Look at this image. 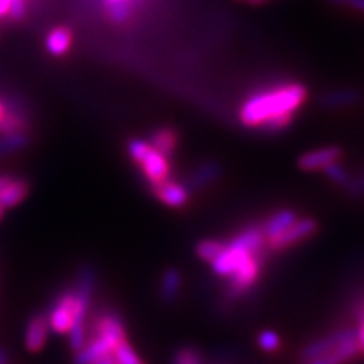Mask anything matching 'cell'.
Masks as SVG:
<instances>
[{"mask_svg":"<svg viewBox=\"0 0 364 364\" xmlns=\"http://www.w3.org/2000/svg\"><path fill=\"white\" fill-rule=\"evenodd\" d=\"M307 100V88L302 83H282L260 90L240 107V122L248 129L263 132L285 130L292 125L295 113Z\"/></svg>","mask_w":364,"mask_h":364,"instance_id":"obj_1","label":"cell"},{"mask_svg":"<svg viewBox=\"0 0 364 364\" xmlns=\"http://www.w3.org/2000/svg\"><path fill=\"white\" fill-rule=\"evenodd\" d=\"M95 282H97L95 270L85 267L80 272L76 287L73 289V321L68 331V338H70V348L75 353L83 348L88 338V314L95 294Z\"/></svg>","mask_w":364,"mask_h":364,"instance_id":"obj_2","label":"cell"},{"mask_svg":"<svg viewBox=\"0 0 364 364\" xmlns=\"http://www.w3.org/2000/svg\"><path fill=\"white\" fill-rule=\"evenodd\" d=\"M127 152L132 161L139 166L149 186L159 184V182L171 179L172 166L171 159L159 152L144 139H132L127 144Z\"/></svg>","mask_w":364,"mask_h":364,"instance_id":"obj_3","label":"cell"},{"mask_svg":"<svg viewBox=\"0 0 364 364\" xmlns=\"http://www.w3.org/2000/svg\"><path fill=\"white\" fill-rule=\"evenodd\" d=\"M317 230L318 225L316 220H312V218H297L280 235L267 240V248L270 252H284V250H289L295 245L302 243V241L312 238L317 233Z\"/></svg>","mask_w":364,"mask_h":364,"instance_id":"obj_4","label":"cell"},{"mask_svg":"<svg viewBox=\"0 0 364 364\" xmlns=\"http://www.w3.org/2000/svg\"><path fill=\"white\" fill-rule=\"evenodd\" d=\"M263 268V253L253 255L248 260L241 263L238 270L230 277V284H228V297H240L247 290L257 284L260 279V273Z\"/></svg>","mask_w":364,"mask_h":364,"instance_id":"obj_5","label":"cell"},{"mask_svg":"<svg viewBox=\"0 0 364 364\" xmlns=\"http://www.w3.org/2000/svg\"><path fill=\"white\" fill-rule=\"evenodd\" d=\"M120 344L117 339L110 338L107 334L100 332H91L90 338H86V343L80 351L75 354V364H93L98 359L112 356L117 346Z\"/></svg>","mask_w":364,"mask_h":364,"instance_id":"obj_6","label":"cell"},{"mask_svg":"<svg viewBox=\"0 0 364 364\" xmlns=\"http://www.w3.org/2000/svg\"><path fill=\"white\" fill-rule=\"evenodd\" d=\"M150 191L167 208H184L191 199V189L188 186L172 179H166L159 184L150 186Z\"/></svg>","mask_w":364,"mask_h":364,"instance_id":"obj_7","label":"cell"},{"mask_svg":"<svg viewBox=\"0 0 364 364\" xmlns=\"http://www.w3.org/2000/svg\"><path fill=\"white\" fill-rule=\"evenodd\" d=\"M46 318H48L49 329L56 334H68L73 321V290H66L59 295Z\"/></svg>","mask_w":364,"mask_h":364,"instance_id":"obj_8","label":"cell"},{"mask_svg":"<svg viewBox=\"0 0 364 364\" xmlns=\"http://www.w3.org/2000/svg\"><path fill=\"white\" fill-rule=\"evenodd\" d=\"M341 159H343V149L338 147V145L309 150V152L300 156L299 169L304 172H317L322 171L332 162L341 161Z\"/></svg>","mask_w":364,"mask_h":364,"instance_id":"obj_9","label":"cell"},{"mask_svg":"<svg viewBox=\"0 0 364 364\" xmlns=\"http://www.w3.org/2000/svg\"><path fill=\"white\" fill-rule=\"evenodd\" d=\"M356 356H359L356 331H354V327H351V331L348 332V336H346V338L341 341L334 349H332V351L326 353L324 356L314 359V361L307 364H348L351 363Z\"/></svg>","mask_w":364,"mask_h":364,"instance_id":"obj_10","label":"cell"},{"mask_svg":"<svg viewBox=\"0 0 364 364\" xmlns=\"http://www.w3.org/2000/svg\"><path fill=\"white\" fill-rule=\"evenodd\" d=\"M349 331H351V327H343V329L331 332V334L324 336V338L311 341V343H309L306 348L302 349V353H300V363L307 364V363L314 361V359L324 356L326 353L332 351V349H334L336 346H338L341 341L346 338V336H348Z\"/></svg>","mask_w":364,"mask_h":364,"instance_id":"obj_11","label":"cell"},{"mask_svg":"<svg viewBox=\"0 0 364 364\" xmlns=\"http://www.w3.org/2000/svg\"><path fill=\"white\" fill-rule=\"evenodd\" d=\"M49 324L46 316H34L29 318L26 326V334H24V344L27 351L31 353H39L43 351L46 343L49 338Z\"/></svg>","mask_w":364,"mask_h":364,"instance_id":"obj_12","label":"cell"},{"mask_svg":"<svg viewBox=\"0 0 364 364\" xmlns=\"http://www.w3.org/2000/svg\"><path fill=\"white\" fill-rule=\"evenodd\" d=\"M88 332H100V334H107L110 338L117 339L118 343L127 339V331L125 324L122 321V317L118 316L117 312L107 311L102 312L100 316L95 318L93 324L88 327Z\"/></svg>","mask_w":364,"mask_h":364,"instance_id":"obj_13","label":"cell"},{"mask_svg":"<svg viewBox=\"0 0 364 364\" xmlns=\"http://www.w3.org/2000/svg\"><path fill=\"white\" fill-rule=\"evenodd\" d=\"M147 142L166 157L172 159L177 150V144H179V136H177L176 130H172L171 127H161V129L154 130L149 135Z\"/></svg>","mask_w":364,"mask_h":364,"instance_id":"obj_14","label":"cell"},{"mask_svg":"<svg viewBox=\"0 0 364 364\" xmlns=\"http://www.w3.org/2000/svg\"><path fill=\"white\" fill-rule=\"evenodd\" d=\"M297 213L292 211V209H280V211L273 213L270 218H267L265 221L262 223V231L265 235L267 240L273 238V236L280 235L285 228H289L292 223L297 220Z\"/></svg>","mask_w":364,"mask_h":364,"instance_id":"obj_15","label":"cell"},{"mask_svg":"<svg viewBox=\"0 0 364 364\" xmlns=\"http://www.w3.org/2000/svg\"><path fill=\"white\" fill-rule=\"evenodd\" d=\"M29 186L22 179H9L4 189L0 191V206L4 209L19 206V204L27 198Z\"/></svg>","mask_w":364,"mask_h":364,"instance_id":"obj_16","label":"cell"},{"mask_svg":"<svg viewBox=\"0 0 364 364\" xmlns=\"http://www.w3.org/2000/svg\"><path fill=\"white\" fill-rule=\"evenodd\" d=\"M221 176V166L218 162H206L201 164L198 169L193 171V174L188 179V188L193 189H203L206 186H211L218 177Z\"/></svg>","mask_w":364,"mask_h":364,"instance_id":"obj_17","label":"cell"},{"mask_svg":"<svg viewBox=\"0 0 364 364\" xmlns=\"http://www.w3.org/2000/svg\"><path fill=\"white\" fill-rule=\"evenodd\" d=\"M73 34L68 27H54V29L46 36V49L53 56H65L71 49Z\"/></svg>","mask_w":364,"mask_h":364,"instance_id":"obj_18","label":"cell"},{"mask_svg":"<svg viewBox=\"0 0 364 364\" xmlns=\"http://www.w3.org/2000/svg\"><path fill=\"white\" fill-rule=\"evenodd\" d=\"M359 102H361V95H359V91L351 90V88L334 90L322 98V105H324L326 108H331V110H336V108L354 107V105H358Z\"/></svg>","mask_w":364,"mask_h":364,"instance_id":"obj_19","label":"cell"},{"mask_svg":"<svg viewBox=\"0 0 364 364\" xmlns=\"http://www.w3.org/2000/svg\"><path fill=\"white\" fill-rule=\"evenodd\" d=\"M182 287V275L177 268H169V270L164 272L162 280H161V299L166 304L174 302L177 295L181 292Z\"/></svg>","mask_w":364,"mask_h":364,"instance_id":"obj_20","label":"cell"},{"mask_svg":"<svg viewBox=\"0 0 364 364\" xmlns=\"http://www.w3.org/2000/svg\"><path fill=\"white\" fill-rule=\"evenodd\" d=\"M103 4L107 7L108 17L115 24H125L134 16L135 0H103Z\"/></svg>","mask_w":364,"mask_h":364,"instance_id":"obj_21","label":"cell"},{"mask_svg":"<svg viewBox=\"0 0 364 364\" xmlns=\"http://www.w3.org/2000/svg\"><path fill=\"white\" fill-rule=\"evenodd\" d=\"M226 247V241L216 240V238H206L201 240L198 245H196V257L199 260L211 263L215 258L220 255Z\"/></svg>","mask_w":364,"mask_h":364,"instance_id":"obj_22","label":"cell"},{"mask_svg":"<svg viewBox=\"0 0 364 364\" xmlns=\"http://www.w3.org/2000/svg\"><path fill=\"white\" fill-rule=\"evenodd\" d=\"M27 144H29V136L26 132L4 134V136H0V156H7V154L24 149Z\"/></svg>","mask_w":364,"mask_h":364,"instance_id":"obj_23","label":"cell"},{"mask_svg":"<svg viewBox=\"0 0 364 364\" xmlns=\"http://www.w3.org/2000/svg\"><path fill=\"white\" fill-rule=\"evenodd\" d=\"M112 356L118 364H145L144 359L140 358L139 353L134 349V346L129 343V339L122 341V343L115 348Z\"/></svg>","mask_w":364,"mask_h":364,"instance_id":"obj_24","label":"cell"},{"mask_svg":"<svg viewBox=\"0 0 364 364\" xmlns=\"http://www.w3.org/2000/svg\"><path fill=\"white\" fill-rule=\"evenodd\" d=\"M322 172H324V176L332 182V184L341 186V188H346V186L349 184V181H351V174H349V171L341 164V161L329 164V166L322 169Z\"/></svg>","mask_w":364,"mask_h":364,"instance_id":"obj_25","label":"cell"},{"mask_svg":"<svg viewBox=\"0 0 364 364\" xmlns=\"http://www.w3.org/2000/svg\"><path fill=\"white\" fill-rule=\"evenodd\" d=\"M257 341H258V346H260L262 351H265V353H277L282 348L280 336L272 329L262 331L260 334H258Z\"/></svg>","mask_w":364,"mask_h":364,"instance_id":"obj_26","label":"cell"},{"mask_svg":"<svg viewBox=\"0 0 364 364\" xmlns=\"http://www.w3.org/2000/svg\"><path fill=\"white\" fill-rule=\"evenodd\" d=\"M354 317H356V341L359 356H364V297L359 299L354 306Z\"/></svg>","mask_w":364,"mask_h":364,"instance_id":"obj_27","label":"cell"},{"mask_svg":"<svg viewBox=\"0 0 364 364\" xmlns=\"http://www.w3.org/2000/svg\"><path fill=\"white\" fill-rule=\"evenodd\" d=\"M174 364H203V356L198 349L182 348L176 353Z\"/></svg>","mask_w":364,"mask_h":364,"instance_id":"obj_28","label":"cell"},{"mask_svg":"<svg viewBox=\"0 0 364 364\" xmlns=\"http://www.w3.org/2000/svg\"><path fill=\"white\" fill-rule=\"evenodd\" d=\"M7 17L12 21H21L26 17V2L24 0H11L9 4Z\"/></svg>","mask_w":364,"mask_h":364,"instance_id":"obj_29","label":"cell"},{"mask_svg":"<svg viewBox=\"0 0 364 364\" xmlns=\"http://www.w3.org/2000/svg\"><path fill=\"white\" fill-rule=\"evenodd\" d=\"M346 189H348V193L351 196H363L364 194V172L361 174L356 176V177H351V181H349V184L346 186Z\"/></svg>","mask_w":364,"mask_h":364,"instance_id":"obj_30","label":"cell"},{"mask_svg":"<svg viewBox=\"0 0 364 364\" xmlns=\"http://www.w3.org/2000/svg\"><path fill=\"white\" fill-rule=\"evenodd\" d=\"M327 2L334 4V6L353 9V11L364 14V0H327Z\"/></svg>","mask_w":364,"mask_h":364,"instance_id":"obj_31","label":"cell"},{"mask_svg":"<svg viewBox=\"0 0 364 364\" xmlns=\"http://www.w3.org/2000/svg\"><path fill=\"white\" fill-rule=\"evenodd\" d=\"M9 4H11V0H0V17H6L7 16Z\"/></svg>","mask_w":364,"mask_h":364,"instance_id":"obj_32","label":"cell"},{"mask_svg":"<svg viewBox=\"0 0 364 364\" xmlns=\"http://www.w3.org/2000/svg\"><path fill=\"white\" fill-rule=\"evenodd\" d=\"M93 364H118V363L113 359V356H107V358L98 359V361H95Z\"/></svg>","mask_w":364,"mask_h":364,"instance_id":"obj_33","label":"cell"},{"mask_svg":"<svg viewBox=\"0 0 364 364\" xmlns=\"http://www.w3.org/2000/svg\"><path fill=\"white\" fill-rule=\"evenodd\" d=\"M6 105H4L2 102H0V122H2V118H4V115H6Z\"/></svg>","mask_w":364,"mask_h":364,"instance_id":"obj_34","label":"cell"},{"mask_svg":"<svg viewBox=\"0 0 364 364\" xmlns=\"http://www.w3.org/2000/svg\"><path fill=\"white\" fill-rule=\"evenodd\" d=\"M7 181H9V177H6V176H0V191L4 189V186L7 184Z\"/></svg>","mask_w":364,"mask_h":364,"instance_id":"obj_35","label":"cell"},{"mask_svg":"<svg viewBox=\"0 0 364 364\" xmlns=\"http://www.w3.org/2000/svg\"><path fill=\"white\" fill-rule=\"evenodd\" d=\"M0 364H7V359H6V353L0 349Z\"/></svg>","mask_w":364,"mask_h":364,"instance_id":"obj_36","label":"cell"},{"mask_svg":"<svg viewBox=\"0 0 364 364\" xmlns=\"http://www.w3.org/2000/svg\"><path fill=\"white\" fill-rule=\"evenodd\" d=\"M250 4H253V6H258V4H263V2H267V0H248Z\"/></svg>","mask_w":364,"mask_h":364,"instance_id":"obj_37","label":"cell"},{"mask_svg":"<svg viewBox=\"0 0 364 364\" xmlns=\"http://www.w3.org/2000/svg\"><path fill=\"white\" fill-rule=\"evenodd\" d=\"M2 213H4V208L0 206V218H2Z\"/></svg>","mask_w":364,"mask_h":364,"instance_id":"obj_38","label":"cell"}]
</instances>
